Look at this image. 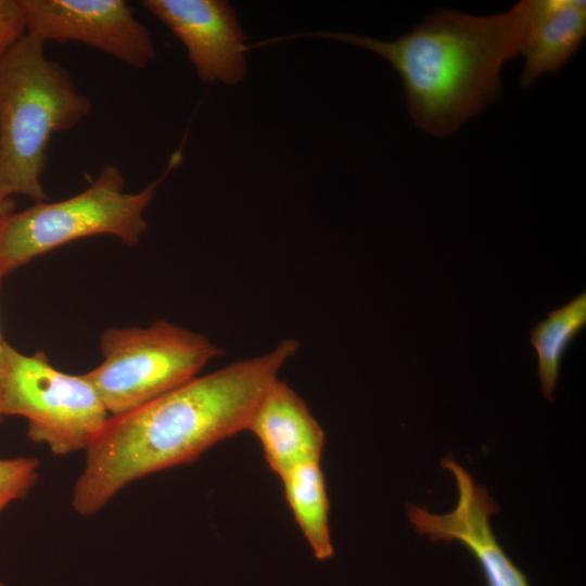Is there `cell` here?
Masks as SVG:
<instances>
[{
    "label": "cell",
    "mask_w": 586,
    "mask_h": 586,
    "mask_svg": "<svg viewBox=\"0 0 586 586\" xmlns=\"http://www.w3.org/2000/svg\"><path fill=\"white\" fill-rule=\"evenodd\" d=\"M298 342L282 341L263 355L194 377L128 412L112 416L86 450L72 506L100 511L138 479L195 460L215 444L247 431L253 413Z\"/></svg>",
    "instance_id": "obj_1"
},
{
    "label": "cell",
    "mask_w": 586,
    "mask_h": 586,
    "mask_svg": "<svg viewBox=\"0 0 586 586\" xmlns=\"http://www.w3.org/2000/svg\"><path fill=\"white\" fill-rule=\"evenodd\" d=\"M528 0L492 15L440 9L393 41L342 31L280 37H320L352 43L386 60L402 79L408 112L424 131L456 132L501 92L504 65L521 54Z\"/></svg>",
    "instance_id": "obj_2"
},
{
    "label": "cell",
    "mask_w": 586,
    "mask_h": 586,
    "mask_svg": "<svg viewBox=\"0 0 586 586\" xmlns=\"http://www.w3.org/2000/svg\"><path fill=\"white\" fill-rule=\"evenodd\" d=\"M44 46L25 34L0 60V202L14 195L48 201L41 176L51 138L92 111L91 99Z\"/></svg>",
    "instance_id": "obj_3"
},
{
    "label": "cell",
    "mask_w": 586,
    "mask_h": 586,
    "mask_svg": "<svg viewBox=\"0 0 586 586\" xmlns=\"http://www.w3.org/2000/svg\"><path fill=\"white\" fill-rule=\"evenodd\" d=\"M182 158H169L163 175L139 192H125L117 165H103L87 189L58 202H39L8 214L0 225V276L69 242L109 234L133 246L148 230L144 213L158 183Z\"/></svg>",
    "instance_id": "obj_4"
},
{
    "label": "cell",
    "mask_w": 586,
    "mask_h": 586,
    "mask_svg": "<svg viewBox=\"0 0 586 586\" xmlns=\"http://www.w3.org/2000/svg\"><path fill=\"white\" fill-rule=\"evenodd\" d=\"M100 349L103 361L84 377L111 417L193 379L221 354L206 336L166 320L146 328H110L100 336Z\"/></svg>",
    "instance_id": "obj_5"
},
{
    "label": "cell",
    "mask_w": 586,
    "mask_h": 586,
    "mask_svg": "<svg viewBox=\"0 0 586 586\" xmlns=\"http://www.w3.org/2000/svg\"><path fill=\"white\" fill-rule=\"evenodd\" d=\"M27 420L28 437L54 455L87 450L111 417L84 377L52 366L43 352L25 355L8 342L0 392V420Z\"/></svg>",
    "instance_id": "obj_6"
},
{
    "label": "cell",
    "mask_w": 586,
    "mask_h": 586,
    "mask_svg": "<svg viewBox=\"0 0 586 586\" xmlns=\"http://www.w3.org/2000/svg\"><path fill=\"white\" fill-rule=\"evenodd\" d=\"M26 34L44 43L77 41L132 68L156 58L148 27L124 0H20Z\"/></svg>",
    "instance_id": "obj_7"
},
{
    "label": "cell",
    "mask_w": 586,
    "mask_h": 586,
    "mask_svg": "<svg viewBox=\"0 0 586 586\" xmlns=\"http://www.w3.org/2000/svg\"><path fill=\"white\" fill-rule=\"evenodd\" d=\"M442 467L455 477L456 506L447 513L436 514L425 507L407 504V515L416 532L432 542L461 544L479 563L486 586H530L526 575L508 557L494 534L489 519L499 507L487 489L453 456L444 458Z\"/></svg>",
    "instance_id": "obj_8"
},
{
    "label": "cell",
    "mask_w": 586,
    "mask_h": 586,
    "mask_svg": "<svg viewBox=\"0 0 586 586\" xmlns=\"http://www.w3.org/2000/svg\"><path fill=\"white\" fill-rule=\"evenodd\" d=\"M141 5L183 43L203 82H240L246 73L245 35L224 0H143Z\"/></svg>",
    "instance_id": "obj_9"
},
{
    "label": "cell",
    "mask_w": 586,
    "mask_h": 586,
    "mask_svg": "<svg viewBox=\"0 0 586 586\" xmlns=\"http://www.w3.org/2000/svg\"><path fill=\"white\" fill-rule=\"evenodd\" d=\"M247 431L259 441L269 468L279 476L300 463L321 458V425L304 399L279 379L259 400Z\"/></svg>",
    "instance_id": "obj_10"
},
{
    "label": "cell",
    "mask_w": 586,
    "mask_h": 586,
    "mask_svg": "<svg viewBox=\"0 0 586 586\" xmlns=\"http://www.w3.org/2000/svg\"><path fill=\"white\" fill-rule=\"evenodd\" d=\"M585 36V1L528 0L520 86L525 89L543 75L556 74L576 53Z\"/></svg>",
    "instance_id": "obj_11"
},
{
    "label": "cell",
    "mask_w": 586,
    "mask_h": 586,
    "mask_svg": "<svg viewBox=\"0 0 586 586\" xmlns=\"http://www.w3.org/2000/svg\"><path fill=\"white\" fill-rule=\"evenodd\" d=\"M280 479L288 505L314 556L318 560L331 558L330 502L320 460L300 463Z\"/></svg>",
    "instance_id": "obj_12"
},
{
    "label": "cell",
    "mask_w": 586,
    "mask_h": 586,
    "mask_svg": "<svg viewBox=\"0 0 586 586\" xmlns=\"http://www.w3.org/2000/svg\"><path fill=\"white\" fill-rule=\"evenodd\" d=\"M586 324V293L572 298L564 306L549 311L544 321L531 332L530 341L536 349L537 374L544 396L553 400L562 356Z\"/></svg>",
    "instance_id": "obj_13"
},
{
    "label": "cell",
    "mask_w": 586,
    "mask_h": 586,
    "mask_svg": "<svg viewBox=\"0 0 586 586\" xmlns=\"http://www.w3.org/2000/svg\"><path fill=\"white\" fill-rule=\"evenodd\" d=\"M35 457L0 459V513L13 501L25 498L39 477Z\"/></svg>",
    "instance_id": "obj_14"
},
{
    "label": "cell",
    "mask_w": 586,
    "mask_h": 586,
    "mask_svg": "<svg viewBox=\"0 0 586 586\" xmlns=\"http://www.w3.org/2000/svg\"><path fill=\"white\" fill-rule=\"evenodd\" d=\"M25 34L20 0H0V60Z\"/></svg>",
    "instance_id": "obj_15"
},
{
    "label": "cell",
    "mask_w": 586,
    "mask_h": 586,
    "mask_svg": "<svg viewBox=\"0 0 586 586\" xmlns=\"http://www.w3.org/2000/svg\"><path fill=\"white\" fill-rule=\"evenodd\" d=\"M14 211V201L12 199L0 202V225L3 218Z\"/></svg>",
    "instance_id": "obj_16"
},
{
    "label": "cell",
    "mask_w": 586,
    "mask_h": 586,
    "mask_svg": "<svg viewBox=\"0 0 586 586\" xmlns=\"http://www.w3.org/2000/svg\"><path fill=\"white\" fill-rule=\"evenodd\" d=\"M2 276H0V285L2 281ZM7 341L2 337L1 330H0V392H1V384H2V374H3V364H4V347H5ZM1 421V420H0Z\"/></svg>",
    "instance_id": "obj_17"
}]
</instances>
